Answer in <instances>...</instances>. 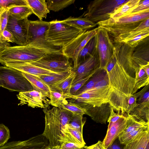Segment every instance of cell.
<instances>
[{
  "mask_svg": "<svg viewBox=\"0 0 149 149\" xmlns=\"http://www.w3.org/2000/svg\"><path fill=\"white\" fill-rule=\"evenodd\" d=\"M113 45V55L104 69L110 88L108 103L118 113L124 115L129 98L138 90L133 76L135 74L131 60L133 48L125 43Z\"/></svg>",
  "mask_w": 149,
  "mask_h": 149,
  "instance_id": "1",
  "label": "cell"
},
{
  "mask_svg": "<svg viewBox=\"0 0 149 149\" xmlns=\"http://www.w3.org/2000/svg\"><path fill=\"white\" fill-rule=\"evenodd\" d=\"M52 53H62L61 48L51 45L45 39L38 38L26 45L10 46L0 50V63L33 62Z\"/></svg>",
  "mask_w": 149,
  "mask_h": 149,
  "instance_id": "2",
  "label": "cell"
},
{
  "mask_svg": "<svg viewBox=\"0 0 149 149\" xmlns=\"http://www.w3.org/2000/svg\"><path fill=\"white\" fill-rule=\"evenodd\" d=\"M113 39L114 43H125L134 48L149 33V18L123 25L100 26Z\"/></svg>",
  "mask_w": 149,
  "mask_h": 149,
  "instance_id": "3",
  "label": "cell"
},
{
  "mask_svg": "<svg viewBox=\"0 0 149 149\" xmlns=\"http://www.w3.org/2000/svg\"><path fill=\"white\" fill-rule=\"evenodd\" d=\"M43 111L45 127L42 134L48 140L51 147L59 145L63 137L62 130L73 114L67 110L55 107L51 109L45 108Z\"/></svg>",
  "mask_w": 149,
  "mask_h": 149,
  "instance_id": "4",
  "label": "cell"
},
{
  "mask_svg": "<svg viewBox=\"0 0 149 149\" xmlns=\"http://www.w3.org/2000/svg\"><path fill=\"white\" fill-rule=\"evenodd\" d=\"M50 22L44 36L45 40L51 45L62 48L77 37L84 31L71 26L55 20Z\"/></svg>",
  "mask_w": 149,
  "mask_h": 149,
  "instance_id": "5",
  "label": "cell"
},
{
  "mask_svg": "<svg viewBox=\"0 0 149 149\" xmlns=\"http://www.w3.org/2000/svg\"><path fill=\"white\" fill-rule=\"evenodd\" d=\"M128 0H96L88 5L87 10L81 16L94 23L109 19L115 9Z\"/></svg>",
  "mask_w": 149,
  "mask_h": 149,
  "instance_id": "6",
  "label": "cell"
},
{
  "mask_svg": "<svg viewBox=\"0 0 149 149\" xmlns=\"http://www.w3.org/2000/svg\"><path fill=\"white\" fill-rule=\"evenodd\" d=\"M0 79L2 87L19 92L32 90L33 88L22 72L5 66H0Z\"/></svg>",
  "mask_w": 149,
  "mask_h": 149,
  "instance_id": "7",
  "label": "cell"
},
{
  "mask_svg": "<svg viewBox=\"0 0 149 149\" xmlns=\"http://www.w3.org/2000/svg\"><path fill=\"white\" fill-rule=\"evenodd\" d=\"M27 62L56 72L72 70L73 69L69 58L62 53L47 54L38 61Z\"/></svg>",
  "mask_w": 149,
  "mask_h": 149,
  "instance_id": "8",
  "label": "cell"
},
{
  "mask_svg": "<svg viewBox=\"0 0 149 149\" xmlns=\"http://www.w3.org/2000/svg\"><path fill=\"white\" fill-rule=\"evenodd\" d=\"M98 27L90 30H84L76 38L61 48L62 52L74 63V70L78 66L79 53L88 42L96 34Z\"/></svg>",
  "mask_w": 149,
  "mask_h": 149,
  "instance_id": "9",
  "label": "cell"
},
{
  "mask_svg": "<svg viewBox=\"0 0 149 149\" xmlns=\"http://www.w3.org/2000/svg\"><path fill=\"white\" fill-rule=\"evenodd\" d=\"M29 21L28 18L17 20L9 16L6 29L10 32L15 38V42L19 45L28 44L31 41L29 31Z\"/></svg>",
  "mask_w": 149,
  "mask_h": 149,
  "instance_id": "10",
  "label": "cell"
},
{
  "mask_svg": "<svg viewBox=\"0 0 149 149\" xmlns=\"http://www.w3.org/2000/svg\"><path fill=\"white\" fill-rule=\"evenodd\" d=\"M98 27L96 33L97 48L99 58V68L102 70L104 69L113 55L114 45L107 31Z\"/></svg>",
  "mask_w": 149,
  "mask_h": 149,
  "instance_id": "11",
  "label": "cell"
},
{
  "mask_svg": "<svg viewBox=\"0 0 149 149\" xmlns=\"http://www.w3.org/2000/svg\"><path fill=\"white\" fill-rule=\"evenodd\" d=\"M49 146L48 140L42 134L24 141H13L0 147V149H43Z\"/></svg>",
  "mask_w": 149,
  "mask_h": 149,
  "instance_id": "12",
  "label": "cell"
},
{
  "mask_svg": "<svg viewBox=\"0 0 149 149\" xmlns=\"http://www.w3.org/2000/svg\"><path fill=\"white\" fill-rule=\"evenodd\" d=\"M17 96L19 101L18 105L27 104L33 108L44 109L47 107L49 104V100L47 99V97L41 93L34 90L19 92Z\"/></svg>",
  "mask_w": 149,
  "mask_h": 149,
  "instance_id": "13",
  "label": "cell"
},
{
  "mask_svg": "<svg viewBox=\"0 0 149 149\" xmlns=\"http://www.w3.org/2000/svg\"><path fill=\"white\" fill-rule=\"evenodd\" d=\"M99 66V58L97 46L91 55L80 63L76 70H73L75 76L72 84L88 75Z\"/></svg>",
  "mask_w": 149,
  "mask_h": 149,
  "instance_id": "14",
  "label": "cell"
},
{
  "mask_svg": "<svg viewBox=\"0 0 149 149\" xmlns=\"http://www.w3.org/2000/svg\"><path fill=\"white\" fill-rule=\"evenodd\" d=\"M131 60L134 70L139 67L149 65V36L143 39L133 48Z\"/></svg>",
  "mask_w": 149,
  "mask_h": 149,
  "instance_id": "15",
  "label": "cell"
},
{
  "mask_svg": "<svg viewBox=\"0 0 149 149\" xmlns=\"http://www.w3.org/2000/svg\"><path fill=\"white\" fill-rule=\"evenodd\" d=\"M76 103L85 110L86 114L90 116L93 120L97 123L106 124L110 115L111 107L109 103L95 107L83 103Z\"/></svg>",
  "mask_w": 149,
  "mask_h": 149,
  "instance_id": "16",
  "label": "cell"
},
{
  "mask_svg": "<svg viewBox=\"0 0 149 149\" xmlns=\"http://www.w3.org/2000/svg\"><path fill=\"white\" fill-rule=\"evenodd\" d=\"M148 18H149V9L138 12L131 13L115 19L109 18L96 23L98 26L123 25L132 23Z\"/></svg>",
  "mask_w": 149,
  "mask_h": 149,
  "instance_id": "17",
  "label": "cell"
},
{
  "mask_svg": "<svg viewBox=\"0 0 149 149\" xmlns=\"http://www.w3.org/2000/svg\"><path fill=\"white\" fill-rule=\"evenodd\" d=\"M127 125L126 115H122L120 118L108 129L107 134L102 142L104 149L111 145L123 133Z\"/></svg>",
  "mask_w": 149,
  "mask_h": 149,
  "instance_id": "18",
  "label": "cell"
},
{
  "mask_svg": "<svg viewBox=\"0 0 149 149\" xmlns=\"http://www.w3.org/2000/svg\"><path fill=\"white\" fill-rule=\"evenodd\" d=\"M3 65L17 70L22 73L28 74L37 77L52 75L58 73L49 70L27 62H8L4 63Z\"/></svg>",
  "mask_w": 149,
  "mask_h": 149,
  "instance_id": "19",
  "label": "cell"
},
{
  "mask_svg": "<svg viewBox=\"0 0 149 149\" xmlns=\"http://www.w3.org/2000/svg\"><path fill=\"white\" fill-rule=\"evenodd\" d=\"M66 98L71 99L72 102L74 103H83L94 107L100 106L108 103V98L105 96L86 92L78 95H69Z\"/></svg>",
  "mask_w": 149,
  "mask_h": 149,
  "instance_id": "20",
  "label": "cell"
},
{
  "mask_svg": "<svg viewBox=\"0 0 149 149\" xmlns=\"http://www.w3.org/2000/svg\"><path fill=\"white\" fill-rule=\"evenodd\" d=\"M138 98L137 106L130 114L138 116L149 123V86Z\"/></svg>",
  "mask_w": 149,
  "mask_h": 149,
  "instance_id": "21",
  "label": "cell"
},
{
  "mask_svg": "<svg viewBox=\"0 0 149 149\" xmlns=\"http://www.w3.org/2000/svg\"><path fill=\"white\" fill-rule=\"evenodd\" d=\"M63 137L60 141V144L63 142H68L82 145L86 144L83 136V132L76 129L65 126L62 131Z\"/></svg>",
  "mask_w": 149,
  "mask_h": 149,
  "instance_id": "22",
  "label": "cell"
},
{
  "mask_svg": "<svg viewBox=\"0 0 149 149\" xmlns=\"http://www.w3.org/2000/svg\"><path fill=\"white\" fill-rule=\"evenodd\" d=\"M29 23V30L32 37L31 41L38 38L45 39V33L49 28L50 22L39 20H30Z\"/></svg>",
  "mask_w": 149,
  "mask_h": 149,
  "instance_id": "23",
  "label": "cell"
},
{
  "mask_svg": "<svg viewBox=\"0 0 149 149\" xmlns=\"http://www.w3.org/2000/svg\"><path fill=\"white\" fill-rule=\"evenodd\" d=\"M61 21L71 26L82 31L87 30L97 25L96 23L81 16L78 17H70Z\"/></svg>",
  "mask_w": 149,
  "mask_h": 149,
  "instance_id": "24",
  "label": "cell"
},
{
  "mask_svg": "<svg viewBox=\"0 0 149 149\" xmlns=\"http://www.w3.org/2000/svg\"><path fill=\"white\" fill-rule=\"evenodd\" d=\"M27 5L31 9L33 13L36 15L40 20L46 18L50 11L48 8L45 0H26Z\"/></svg>",
  "mask_w": 149,
  "mask_h": 149,
  "instance_id": "25",
  "label": "cell"
},
{
  "mask_svg": "<svg viewBox=\"0 0 149 149\" xmlns=\"http://www.w3.org/2000/svg\"><path fill=\"white\" fill-rule=\"evenodd\" d=\"M149 129L139 133L125 145L123 149H145L149 143Z\"/></svg>",
  "mask_w": 149,
  "mask_h": 149,
  "instance_id": "26",
  "label": "cell"
},
{
  "mask_svg": "<svg viewBox=\"0 0 149 149\" xmlns=\"http://www.w3.org/2000/svg\"><path fill=\"white\" fill-rule=\"evenodd\" d=\"M75 76V72L72 71L68 77L50 87V90L61 93L66 98L67 96L70 95V90Z\"/></svg>",
  "mask_w": 149,
  "mask_h": 149,
  "instance_id": "27",
  "label": "cell"
},
{
  "mask_svg": "<svg viewBox=\"0 0 149 149\" xmlns=\"http://www.w3.org/2000/svg\"><path fill=\"white\" fill-rule=\"evenodd\" d=\"M140 0H128L125 3L116 8L109 18L115 19L130 13L138 6Z\"/></svg>",
  "mask_w": 149,
  "mask_h": 149,
  "instance_id": "28",
  "label": "cell"
},
{
  "mask_svg": "<svg viewBox=\"0 0 149 149\" xmlns=\"http://www.w3.org/2000/svg\"><path fill=\"white\" fill-rule=\"evenodd\" d=\"M22 74L30 82L33 90L41 93L49 98L50 90L49 87L36 76L24 73Z\"/></svg>",
  "mask_w": 149,
  "mask_h": 149,
  "instance_id": "29",
  "label": "cell"
},
{
  "mask_svg": "<svg viewBox=\"0 0 149 149\" xmlns=\"http://www.w3.org/2000/svg\"><path fill=\"white\" fill-rule=\"evenodd\" d=\"M110 91L109 78L107 73L105 77L97 82L92 88L84 92L101 95L107 97L108 99Z\"/></svg>",
  "mask_w": 149,
  "mask_h": 149,
  "instance_id": "30",
  "label": "cell"
},
{
  "mask_svg": "<svg viewBox=\"0 0 149 149\" xmlns=\"http://www.w3.org/2000/svg\"><path fill=\"white\" fill-rule=\"evenodd\" d=\"M9 16L17 20L28 18L33 12L27 5L17 6L9 9Z\"/></svg>",
  "mask_w": 149,
  "mask_h": 149,
  "instance_id": "31",
  "label": "cell"
},
{
  "mask_svg": "<svg viewBox=\"0 0 149 149\" xmlns=\"http://www.w3.org/2000/svg\"><path fill=\"white\" fill-rule=\"evenodd\" d=\"M97 44V39L96 34L88 42L80 52L78 58V66L91 55L96 47Z\"/></svg>",
  "mask_w": 149,
  "mask_h": 149,
  "instance_id": "32",
  "label": "cell"
},
{
  "mask_svg": "<svg viewBox=\"0 0 149 149\" xmlns=\"http://www.w3.org/2000/svg\"><path fill=\"white\" fill-rule=\"evenodd\" d=\"M107 74L104 69H99L91 78L77 92L75 95L80 94L92 88L99 81L103 79Z\"/></svg>",
  "mask_w": 149,
  "mask_h": 149,
  "instance_id": "33",
  "label": "cell"
},
{
  "mask_svg": "<svg viewBox=\"0 0 149 149\" xmlns=\"http://www.w3.org/2000/svg\"><path fill=\"white\" fill-rule=\"evenodd\" d=\"M72 71H65L53 75H43L37 77L50 87L68 77Z\"/></svg>",
  "mask_w": 149,
  "mask_h": 149,
  "instance_id": "34",
  "label": "cell"
},
{
  "mask_svg": "<svg viewBox=\"0 0 149 149\" xmlns=\"http://www.w3.org/2000/svg\"><path fill=\"white\" fill-rule=\"evenodd\" d=\"M134 82L136 88L138 90L141 87L149 85V76H148L141 67L135 70Z\"/></svg>",
  "mask_w": 149,
  "mask_h": 149,
  "instance_id": "35",
  "label": "cell"
},
{
  "mask_svg": "<svg viewBox=\"0 0 149 149\" xmlns=\"http://www.w3.org/2000/svg\"><path fill=\"white\" fill-rule=\"evenodd\" d=\"M75 0H47L48 8L50 10L58 12L74 3Z\"/></svg>",
  "mask_w": 149,
  "mask_h": 149,
  "instance_id": "36",
  "label": "cell"
},
{
  "mask_svg": "<svg viewBox=\"0 0 149 149\" xmlns=\"http://www.w3.org/2000/svg\"><path fill=\"white\" fill-rule=\"evenodd\" d=\"M49 98V104L57 107L67 101L66 96L58 91L51 90Z\"/></svg>",
  "mask_w": 149,
  "mask_h": 149,
  "instance_id": "37",
  "label": "cell"
},
{
  "mask_svg": "<svg viewBox=\"0 0 149 149\" xmlns=\"http://www.w3.org/2000/svg\"><path fill=\"white\" fill-rule=\"evenodd\" d=\"M59 107L67 110L74 115L83 116L86 113L85 110L80 105L72 102L67 101Z\"/></svg>",
  "mask_w": 149,
  "mask_h": 149,
  "instance_id": "38",
  "label": "cell"
},
{
  "mask_svg": "<svg viewBox=\"0 0 149 149\" xmlns=\"http://www.w3.org/2000/svg\"><path fill=\"white\" fill-rule=\"evenodd\" d=\"M149 129V126L139 128L126 134L121 135L118 138L121 144L125 145L140 133Z\"/></svg>",
  "mask_w": 149,
  "mask_h": 149,
  "instance_id": "39",
  "label": "cell"
},
{
  "mask_svg": "<svg viewBox=\"0 0 149 149\" xmlns=\"http://www.w3.org/2000/svg\"><path fill=\"white\" fill-rule=\"evenodd\" d=\"M86 121V119L83 118V116L73 114L67 125L70 127L78 130L83 132V127Z\"/></svg>",
  "mask_w": 149,
  "mask_h": 149,
  "instance_id": "40",
  "label": "cell"
},
{
  "mask_svg": "<svg viewBox=\"0 0 149 149\" xmlns=\"http://www.w3.org/2000/svg\"><path fill=\"white\" fill-rule=\"evenodd\" d=\"M99 69V67L96 69L88 75L75 83L73 84L70 90V95H75L77 91L86 83Z\"/></svg>",
  "mask_w": 149,
  "mask_h": 149,
  "instance_id": "41",
  "label": "cell"
},
{
  "mask_svg": "<svg viewBox=\"0 0 149 149\" xmlns=\"http://www.w3.org/2000/svg\"><path fill=\"white\" fill-rule=\"evenodd\" d=\"M149 86V85L144 86L142 90L135 94L131 95L127 102V105L126 113L130 114L137 106V100L140 95Z\"/></svg>",
  "mask_w": 149,
  "mask_h": 149,
  "instance_id": "42",
  "label": "cell"
},
{
  "mask_svg": "<svg viewBox=\"0 0 149 149\" xmlns=\"http://www.w3.org/2000/svg\"><path fill=\"white\" fill-rule=\"evenodd\" d=\"M10 130L3 124H0V147L3 146L10 138Z\"/></svg>",
  "mask_w": 149,
  "mask_h": 149,
  "instance_id": "43",
  "label": "cell"
},
{
  "mask_svg": "<svg viewBox=\"0 0 149 149\" xmlns=\"http://www.w3.org/2000/svg\"><path fill=\"white\" fill-rule=\"evenodd\" d=\"M22 5H27L26 0H0V6L8 9Z\"/></svg>",
  "mask_w": 149,
  "mask_h": 149,
  "instance_id": "44",
  "label": "cell"
},
{
  "mask_svg": "<svg viewBox=\"0 0 149 149\" xmlns=\"http://www.w3.org/2000/svg\"><path fill=\"white\" fill-rule=\"evenodd\" d=\"M9 10L6 8L2 13L1 18V24L0 30V38L3 42L4 41L2 37V34L3 31L6 29L9 19Z\"/></svg>",
  "mask_w": 149,
  "mask_h": 149,
  "instance_id": "45",
  "label": "cell"
},
{
  "mask_svg": "<svg viewBox=\"0 0 149 149\" xmlns=\"http://www.w3.org/2000/svg\"><path fill=\"white\" fill-rule=\"evenodd\" d=\"M84 146L68 142H63L59 145L52 147L54 149H81Z\"/></svg>",
  "mask_w": 149,
  "mask_h": 149,
  "instance_id": "46",
  "label": "cell"
},
{
  "mask_svg": "<svg viewBox=\"0 0 149 149\" xmlns=\"http://www.w3.org/2000/svg\"><path fill=\"white\" fill-rule=\"evenodd\" d=\"M112 107H111L110 113L107 120V122L109 123L108 128H109L112 124L116 121L121 117L122 114L115 113Z\"/></svg>",
  "mask_w": 149,
  "mask_h": 149,
  "instance_id": "47",
  "label": "cell"
},
{
  "mask_svg": "<svg viewBox=\"0 0 149 149\" xmlns=\"http://www.w3.org/2000/svg\"><path fill=\"white\" fill-rule=\"evenodd\" d=\"M149 9V0H140L137 6L132 13L138 12Z\"/></svg>",
  "mask_w": 149,
  "mask_h": 149,
  "instance_id": "48",
  "label": "cell"
},
{
  "mask_svg": "<svg viewBox=\"0 0 149 149\" xmlns=\"http://www.w3.org/2000/svg\"><path fill=\"white\" fill-rule=\"evenodd\" d=\"M2 37L3 40L8 42L14 43L15 38L12 34L8 30L6 29L2 34Z\"/></svg>",
  "mask_w": 149,
  "mask_h": 149,
  "instance_id": "49",
  "label": "cell"
},
{
  "mask_svg": "<svg viewBox=\"0 0 149 149\" xmlns=\"http://www.w3.org/2000/svg\"><path fill=\"white\" fill-rule=\"evenodd\" d=\"M87 149H102V142L99 141L96 143L91 146H87Z\"/></svg>",
  "mask_w": 149,
  "mask_h": 149,
  "instance_id": "50",
  "label": "cell"
},
{
  "mask_svg": "<svg viewBox=\"0 0 149 149\" xmlns=\"http://www.w3.org/2000/svg\"><path fill=\"white\" fill-rule=\"evenodd\" d=\"M107 149H122L120 146L116 143L114 142Z\"/></svg>",
  "mask_w": 149,
  "mask_h": 149,
  "instance_id": "51",
  "label": "cell"
},
{
  "mask_svg": "<svg viewBox=\"0 0 149 149\" xmlns=\"http://www.w3.org/2000/svg\"><path fill=\"white\" fill-rule=\"evenodd\" d=\"M10 46V45L9 42H2L0 41V50L6 47H9Z\"/></svg>",
  "mask_w": 149,
  "mask_h": 149,
  "instance_id": "52",
  "label": "cell"
},
{
  "mask_svg": "<svg viewBox=\"0 0 149 149\" xmlns=\"http://www.w3.org/2000/svg\"><path fill=\"white\" fill-rule=\"evenodd\" d=\"M140 67H141L145 71L147 75L148 76H149V65H147Z\"/></svg>",
  "mask_w": 149,
  "mask_h": 149,
  "instance_id": "53",
  "label": "cell"
},
{
  "mask_svg": "<svg viewBox=\"0 0 149 149\" xmlns=\"http://www.w3.org/2000/svg\"><path fill=\"white\" fill-rule=\"evenodd\" d=\"M6 8L1 7L0 6V30L1 24V18L2 15ZM0 41L2 42L0 38Z\"/></svg>",
  "mask_w": 149,
  "mask_h": 149,
  "instance_id": "54",
  "label": "cell"
},
{
  "mask_svg": "<svg viewBox=\"0 0 149 149\" xmlns=\"http://www.w3.org/2000/svg\"><path fill=\"white\" fill-rule=\"evenodd\" d=\"M51 147L49 146H48L46 147L43 148V149H50Z\"/></svg>",
  "mask_w": 149,
  "mask_h": 149,
  "instance_id": "55",
  "label": "cell"
},
{
  "mask_svg": "<svg viewBox=\"0 0 149 149\" xmlns=\"http://www.w3.org/2000/svg\"><path fill=\"white\" fill-rule=\"evenodd\" d=\"M145 149H149V143H148L147 144Z\"/></svg>",
  "mask_w": 149,
  "mask_h": 149,
  "instance_id": "56",
  "label": "cell"
},
{
  "mask_svg": "<svg viewBox=\"0 0 149 149\" xmlns=\"http://www.w3.org/2000/svg\"><path fill=\"white\" fill-rule=\"evenodd\" d=\"M50 149H54V148L53 147H51ZM81 149H86V146H85L84 147H83Z\"/></svg>",
  "mask_w": 149,
  "mask_h": 149,
  "instance_id": "57",
  "label": "cell"
},
{
  "mask_svg": "<svg viewBox=\"0 0 149 149\" xmlns=\"http://www.w3.org/2000/svg\"><path fill=\"white\" fill-rule=\"evenodd\" d=\"M3 85L1 82V80L0 79V86L2 87Z\"/></svg>",
  "mask_w": 149,
  "mask_h": 149,
  "instance_id": "58",
  "label": "cell"
},
{
  "mask_svg": "<svg viewBox=\"0 0 149 149\" xmlns=\"http://www.w3.org/2000/svg\"><path fill=\"white\" fill-rule=\"evenodd\" d=\"M86 149H87V146H86Z\"/></svg>",
  "mask_w": 149,
  "mask_h": 149,
  "instance_id": "59",
  "label": "cell"
},
{
  "mask_svg": "<svg viewBox=\"0 0 149 149\" xmlns=\"http://www.w3.org/2000/svg\"><path fill=\"white\" fill-rule=\"evenodd\" d=\"M102 149H104L102 147Z\"/></svg>",
  "mask_w": 149,
  "mask_h": 149,
  "instance_id": "60",
  "label": "cell"
}]
</instances>
